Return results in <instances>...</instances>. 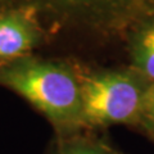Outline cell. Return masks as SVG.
Here are the masks:
<instances>
[{"instance_id":"cell-5","label":"cell","mask_w":154,"mask_h":154,"mask_svg":"<svg viewBox=\"0 0 154 154\" xmlns=\"http://www.w3.org/2000/svg\"><path fill=\"white\" fill-rule=\"evenodd\" d=\"M134 71L154 82V21L136 27L130 42Z\"/></svg>"},{"instance_id":"cell-6","label":"cell","mask_w":154,"mask_h":154,"mask_svg":"<svg viewBox=\"0 0 154 154\" xmlns=\"http://www.w3.org/2000/svg\"><path fill=\"white\" fill-rule=\"evenodd\" d=\"M140 121H143V123H145V126L154 132V82H150L146 90Z\"/></svg>"},{"instance_id":"cell-7","label":"cell","mask_w":154,"mask_h":154,"mask_svg":"<svg viewBox=\"0 0 154 154\" xmlns=\"http://www.w3.org/2000/svg\"><path fill=\"white\" fill-rule=\"evenodd\" d=\"M62 154H108V153L104 152L99 146L89 145V144H81V145H76L69 149H66Z\"/></svg>"},{"instance_id":"cell-1","label":"cell","mask_w":154,"mask_h":154,"mask_svg":"<svg viewBox=\"0 0 154 154\" xmlns=\"http://www.w3.org/2000/svg\"><path fill=\"white\" fill-rule=\"evenodd\" d=\"M0 85L30 103L58 130L84 126L80 77L67 64L31 54L4 60Z\"/></svg>"},{"instance_id":"cell-2","label":"cell","mask_w":154,"mask_h":154,"mask_svg":"<svg viewBox=\"0 0 154 154\" xmlns=\"http://www.w3.org/2000/svg\"><path fill=\"white\" fill-rule=\"evenodd\" d=\"M23 9L57 26L125 30L154 21V0H0V11Z\"/></svg>"},{"instance_id":"cell-3","label":"cell","mask_w":154,"mask_h":154,"mask_svg":"<svg viewBox=\"0 0 154 154\" xmlns=\"http://www.w3.org/2000/svg\"><path fill=\"white\" fill-rule=\"evenodd\" d=\"M82 121L107 126L140 121L148 80L136 71H100L80 77Z\"/></svg>"},{"instance_id":"cell-4","label":"cell","mask_w":154,"mask_h":154,"mask_svg":"<svg viewBox=\"0 0 154 154\" xmlns=\"http://www.w3.org/2000/svg\"><path fill=\"white\" fill-rule=\"evenodd\" d=\"M42 42V28L32 13L23 9L0 11V59L28 55Z\"/></svg>"}]
</instances>
